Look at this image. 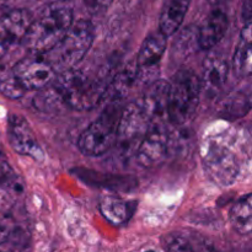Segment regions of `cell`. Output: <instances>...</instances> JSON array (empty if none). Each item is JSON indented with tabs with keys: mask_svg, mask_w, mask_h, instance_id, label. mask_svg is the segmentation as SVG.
Masks as SVG:
<instances>
[{
	"mask_svg": "<svg viewBox=\"0 0 252 252\" xmlns=\"http://www.w3.org/2000/svg\"><path fill=\"white\" fill-rule=\"evenodd\" d=\"M244 139L230 130L212 134L201 145L207 174L219 186L234 184L244 164Z\"/></svg>",
	"mask_w": 252,
	"mask_h": 252,
	"instance_id": "6da1fadb",
	"label": "cell"
},
{
	"mask_svg": "<svg viewBox=\"0 0 252 252\" xmlns=\"http://www.w3.org/2000/svg\"><path fill=\"white\" fill-rule=\"evenodd\" d=\"M74 22L70 2L58 0L41 10L36 19L31 20L21 43L33 56H42L53 48Z\"/></svg>",
	"mask_w": 252,
	"mask_h": 252,
	"instance_id": "7a4b0ae2",
	"label": "cell"
},
{
	"mask_svg": "<svg viewBox=\"0 0 252 252\" xmlns=\"http://www.w3.org/2000/svg\"><path fill=\"white\" fill-rule=\"evenodd\" d=\"M52 86L64 105L78 111L91 110L102 101L106 85L81 69H69L56 75Z\"/></svg>",
	"mask_w": 252,
	"mask_h": 252,
	"instance_id": "3957f363",
	"label": "cell"
},
{
	"mask_svg": "<svg viewBox=\"0 0 252 252\" xmlns=\"http://www.w3.org/2000/svg\"><path fill=\"white\" fill-rule=\"evenodd\" d=\"M95 38L94 25L88 20L73 22L63 38L42 54V58L52 66L56 74L73 69L85 58Z\"/></svg>",
	"mask_w": 252,
	"mask_h": 252,
	"instance_id": "277c9868",
	"label": "cell"
},
{
	"mask_svg": "<svg viewBox=\"0 0 252 252\" xmlns=\"http://www.w3.org/2000/svg\"><path fill=\"white\" fill-rule=\"evenodd\" d=\"M201 94L199 76L191 70H180L170 83L167 121L176 127L187 125L196 113Z\"/></svg>",
	"mask_w": 252,
	"mask_h": 252,
	"instance_id": "5b68a950",
	"label": "cell"
},
{
	"mask_svg": "<svg viewBox=\"0 0 252 252\" xmlns=\"http://www.w3.org/2000/svg\"><path fill=\"white\" fill-rule=\"evenodd\" d=\"M122 108L121 103H107L97 120L81 133L78 147L83 154L100 157L115 147Z\"/></svg>",
	"mask_w": 252,
	"mask_h": 252,
	"instance_id": "8992f818",
	"label": "cell"
},
{
	"mask_svg": "<svg viewBox=\"0 0 252 252\" xmlns=\"http://www.w3.org/2000/svg\"><path fill=\"white\" fill-rule=\"evenodd\" d=\"M149 126V118L138 101L126 105L121 112L117 139L115 143V147H118L120 154L123 157L135 155Z\"/></svg>",
	"mask_w": 252,
	"mask_h": 252,
	"instance_id": "52a82bcc",
	"label": "cell"
},
{
	"mask_svg": "<svg viewBox=\"0 0 252 252\" xmlns=\"http://www.w3.org/2000/svg\"><path fill=\"white\" fill-rule=\"evenodd\" d=\"M170 145V135L166 123H150L144 138L138 147L135 157L138 164L143 167L158 166L167 155Z\"/></svg>",
	"mask_w": 252,
	"mask_h": 252,
	"instance_id": "ba28073f",
	"label": "cell"
},
{
	"mask_svg": "<svg viewBox=\"0 0 252 252\" xmlns=\"http://www.w3.org/2000/svg\"><path fill=\"white\" fill-rule=\"evenodd\" d=\"M12 75L27 91L43 90L53 83L57 74L42 57L33 56L17 62L12 69Z\"/></svg>",
	"mask_w": 252,
	"mask_h": 252,
	"instance_id": "9c48e42d",
	"label": "cell"
},
{
	"mask_svg": "<svg viewBox=\"0 0 252 252\" xmlns=\"http://www.w3.org/2000/svg\"><path fill=\"white\" fill-rule=\"evenodd\" d=\"M165 49H166V37L160 32L149 34L145 38L137 57L135 73L138 80L143 81L145 85L157 80L160 62L164 56Z\"/></svg>",
	"mask_w": 252,
	"mask_h": 252,
	"instance_id": "30bf717a",
	"label": "cell"
},
{
	"mask_svg": "<svg viewBox=\"0 0 252 252\" xmlns=\"http://www.w3.org/2000/svg\"><path fill=\"white\" fill-rule=\"evenodd\" d=\"M7 135L12 149L21 155L41 160L43 157L31 126L22 116L11 115L7 123Z\"/></svg>",
	"mask_w": 252,
	"mask_h": 252,
	"instance_id": "8fae6325",
	"label": "cell"
},
{
	"mask_svg": "<svg viewBox=\"0 0 252 252\" xmlns=\"http://www.w3.org/2000/svg\"><path fill=\"white\" fill-rule=\"evenodd\" d=\"M31 15L24 9H15L0 15V58L7 49L24 39L31 24Z\"/></svg>",
	"mask_w": 252,
	"mask_h": 252,
	"instance_id": "7c38bea8",
	"label": "cell"
},
{
	"mask_svg": "<svg viewBox=\"0 0 252 252\" xmlns=\"http://www.w3.org/2000/svg\"><path fill=\"white\" fill-rule=\"evenodd\" d=\"M169 81L157 79L145 85L142 97L138 98L150 123L165 122L167 120V101H169Z\"/></svg>",
	"mask_w": 252,
	"mask_h": 252,
	"instance_id": "4fadbf2b",
	"label": "cell"
},
{
	"mask_svg": "<svg viewBox=\"0 0 252 252\" xmlns=\"http://www.w3.org/2000/svg\"><path fill=\"white\" fill-rule=\"evenodd\" d=\"M228 73L229 65L223 58L209 57L203 63L202 76L199 78L202 91L211 97L218 95L225 84Z\"/></svg>",
	"mask_w": 252,
	"mask_h": 252,
	"instance_id": "5bb4252c",
	"label": "cell"
},
{
	"mask_svg": "<svg viewBox=\"0 0 252 252\" xmlns=\"http://www.w3.org/2000/svg\"><path fill=\"white\" fill-rule=\"evenodd\" d=\"M228 16L221 10L212 11L198 29V43L201 49H211L221 41L228 31Z\"/></svg>",
	"mask_w": 252,
	"mask_h": 252,
	"instance_id": "9a60e30c",
	"label": "cell"
},
{
	"mask_svg": "<svg viewBox=\"0 0 252 252\" xmlns=\"http://www.w3.org/2000/svg\"><path fill=\"white\" fill-rule=\"evenodd\" d=\"M191 0H166L159 20V32L165 37L172 36L181 27Z\"/></svg>",
	"mask_w": 252,
	"mask_h": 252,
	"instance_id": "2e32d148",
	"label": "cell"
},
{
	"mask_svg": "<svg viewBox=\"0 0 252 252\" xmlns=\"http://www.w3.org/2000/svg\"><path fill=\"white\" fill-rule=\"evenodd\" d=\"M135 204L137 202L107 196L100 202V212L106 220L113 225H123L134 214Z\"/></svg>",
	"mask_w": 252,
	"mask_h": 252,
	"instance_id": "e0dca14e",
	"label": "cell"
},
{
	"mask_svg": "<svg viewBox=\"0 0 252 252\" xmlns=\"http://www.w3.org/2000/svg\"><path fill=\"white\" fill-rule=\"evenodd\" d=\"M252 34L251 22L245 24L241 30L240 39L236 46L235 54L233 58V69L235 74L240 78H248L251 74L252 69Z\"/></svg>",
	"mask_w": 252,
	"mask_h": 252,
	"instance_id": "ac0fdd59",
	"label": "cell"
},
{
	"mask_svg": "<svg viewBox=\"0 0 252 252\" xmlns=\"http://www.w3.org/2000/svg\"><path fill=\"white\" fill-rule=\"evenodd\" d=\"M251 194L239 199L230 209V223L234 230L240 235H249L252 231V202Z\"/></svg>",
	"mask_w": 252,
	"mask_h": 252,
	"instance_id": "d6986e66",
	"label": "cell"
},
{
	"mask_svg": "<svg viewBox=\"0 0 252 252\" xmlns=\"http://www.w3.org/2000/svg\"><path fill=\"white\" fill-rule=\"evenodd\" d=\"M250 96L244 93H234L224 101L220 112L224 118H240L250 111Z\"/></svg>",
	"mask_w": 252,
	"mask_h": 252,
	"instance_id": "ffe728a7",
	"label": "cell"
},
{
	"mask_svg": "<svg viewBox=\"0 0 252 252\" xmlns=\"http://www.w3.org/2000/svg\"><path fill=\"white\" fill-rule=\"evenodd\" d=\"M199 48L198 30L196 27H187L179 34L175 43V52L180 57H186Z\"/></svg>",
	"mask_w": 252,
	"mask_h": 252,
	"instance_id": "44dd1931",
	"label": "cell"
},
{
	"mask_svg": "<svg viewBox=\"0 0 252 252\" xmlns=\"http://www.w3.org/2000/svg\"><path fill=\"white\" fill-rule=\"evenodd\" d=\"M39 91L41 93L34 98V105L38 110L43 111V112H51V111H57V108L61 107V106H65L61 96L52 86V84Z\"/></svg>",
	"mask_w": 252,
	"mask_h": 252,
	"instance_id": "7402d4cb",
	"label": "cell"
},
{
	"mask_svg": "<svg viewBox=\"0 0 252 252\" xmlns=\"http://www.w3.org/2000/svg\"><path fill=\"white\" fill-rule=\"evenodd\" d=\"M0 93L5 97L10 98V100H17V98H21L25 95L26 90L22 88L21 84L11 74L10 76H7V78L2 79L0 81Z\"/></svg>",
	"mask_w": 252,
	"mask_h": 252,
	"instance_id": "603a6c76",
	"label": "cell"
},
{
	"mask_svg": "<svg viewBox=\"0 0 252 252\" xmlns=\"http://www.w3.org/2000/svg\"><path fill=\"white\" fill-rule=\"evenodd\" d=\"M113 0H84V5L88 11L93 15H98L105 12L111 6Z\"/></svg>",
	"mask_w": 252,
	"mask_h": 252,
	"instance_id": "cb8c5ba5",
	"label": "cell"
},
{
	"mask_svg": "<svg viewBox=\"0 0 252 252\" xmlns=\"http://www.w3.org/2000/svg\"><path fill=\"white\" fill-rule=\"evenodd\" d=\"M167 252H194L191 244L184 238H176L170 243Z\"/></svg>",
	"mask_w": 252,
	"mask_h": 252,
	"instance_id": "d4e9b609",
	"label": "cell"
},
{
	"mask_svg": "<svg viewBox=\"0 0 252 252\" xmlns=\"http://www.w3.org/2000/svg\"><path fill=\"white\" fill-rule=\"evenodd\" d=\"M243 17L245 19V24L251 22V0H245L243 5Z\"/></svg>",
	"mask_w": 252,
	"mask_h": 252,
	"instance_id": "484cf974",
	"label": "cell"
},
{
	"mask_svg": "<svg viewBox=\"0 0 252 252\" xmlns=\"http://www.w3.org/2000/svg\"><path fill=\"white\" fill-rule=\"evenodd\" d=\"M4 235H5V229L0 225V241H1V239L4 238Z\"/></svg>",
	"mask_w": 252,
	"mask_h": 252,
	"instance_id": "4316f807",
	"label": "cell"
},
{
	"mask_svg": "<svg viewBox=\"0 0 252 252\" xmlns=\"http://www.w3.org/2000/svg\"><path fill=\"white\" fill-rule=\"evenodd\" d=\"M208 1L211 2V4H217V2H219L220 0H208Z\"/></svg>",
	"mask_w": 252,
	"mask_h": 252,
	"instance_id": "83f0119b",
	"label": "cell"
},
{
	"mask_svg": "<svg viewBox=\"0 0 252 252\" xmlns=\"http://www.w3.org/2000/svg\"><path fill=\"white\" fill-rule=\"evenodd\" d=\"M144 252H155V251H153V250H148V251H144Z\"/></svg>",
	"mask_w": 252,
	"mask_h": 252,
	"instance_id": "f1b7e54d",
	"label": "cell"
},
{
	"mask_svg": "<svg viewBox=\"0 0 252 252\" xmlns=\"http://www.w3.org/2000/svg\"><path fill=\"white\" fill-rule=\"evenodd\" d=\"M0 10H1V2H0Z\"/></svg>",
	"mask_w": 252,
	"mask_h": 252,
	"instance_id": "f546056e",
	"label": "cell"
},
{
	"mask_svg": "<svg viewBox=\"0 0 252 252\" xmlns=\"http://www.w3.org/2000/svg\"><path fill=\"white\" fill-rule=\"evenodd\" d=\"M211 252H217V251H211Z\"/></svg>",
	"mask_w": 252,
	"mask_h": 252,
	"instance_id": "4dcf8cb0",
	"label": "cell"
}]
</instances>
